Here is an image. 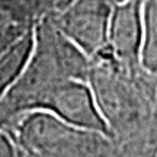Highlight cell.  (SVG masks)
Instances as JSON below:
<instances>
[{
    "instance_id": "cell-1",
    "label": "cell",
    "mask_w": 157,
    "mask_h": 157,
    "mask_svg": "<svg viewBox=\"0 0 157 157\" xmlns=\"http://www.w3.org/2000/svg\"><path fill=\"white\" fill-rule=\"evenodd\" d=\"M90 58L68 41L45 15L34 28V48L16 83L0 101V128L26 112L41 111L58 84L87 80Z\"/></svg>"
},
{
    "instance_id": "cell-2",
    "label": "cell",
    "mask_w": 157,
    "mask_h": 157,
    "mask_svg": "<svg viewBox=\"0 0 157 157\" xmlns=\"http://www.w3.org/2000/svg\"><path fill=\"white\" fill-rule=\"evenodd\" d=\"M87 83L115 143L151 132L157 108V74L125 67L101 51L90 58Z\"/></svg>"
},
{
    "instance_id": "cell-3",
    "label": "cell",
    "mask_w": 157,
    "mask_h": 157,
    "mask_svg": "<svg viewBox=\"0 0 157 157\" xmlns=\"http://www.w3.org/2000/svg\"><path fill=\"white\" fill-rule=\"evenodd\" d=\"M19 157H112L115 141L106 134L77 128L45 111H32L0 128Z\"/></svg>"
},
{
    "instance_id": "cell-4",
    "label": "cell",
    "mask_w": 157,
    "mask_h": 157,
    "mask_svg": "<svg viewBox=\"0 0 157 157\" xmlns=\"http://www.w3.org/2000/svg\"><path fill=\"white\" fill-rule=\"evenodd\" d=\"M113 0H71L50 12L57 29L89 58L98 56L108 42Z\"/></svg>"
},
{
    "instance_id": "cell-5",
    "label": "cell",
    "mask_w": 157,
    "mask_h": 157,
    "mask_svg": "<svg viewBox=\"0 0 157 157\" xmlns=\"http://www.w3.org/2000/svg\"><path fill=\"white\" fill-rule=\"evenodd\" d=\"M144 41V0L113 2L103 52L121 66L138 67Z\"/></svg>"
},
{
    "instance_id": "cell-6",
    "label": "cell",
    "mask_w": 157,
    "mask_h": 157,
    "mask_svg": "<svg viewBox=\"0 0 157 157\" xmlns=\"http://www.w3.org/2000/svg\"><path fill=\"white\" fill-rule=\"evenodd\" d=\"M41 111L52 113L77 128L109 135L87 80H67L58 84L47 96Z\"/></svg>"
},
{
    "instance_id": "cell-7",
    "label": "cell",
    "mask_w": 157,
    "mask_h": 157,
    "mask_svg": "<svg viewBox=\"0 0 157 157\" xmlns=\"http://www.w3.org/2000/svg\"><path fill=\"white\" fill-rule=\"evenodd\" d=\"M61 6V0H0V34L26 32L50 12Z\"/></svg>"
},
{
    "instance_id": "cell-8",
    "label": "cell",
    "mask_w": 157,
    "mask_h": 157,
    "mask_svg": "<svg viewBox=\"0 0 157 157\" xmlns=\"http://www.w3.org/2000/svg\"><path fill=\"white\" fill-rule=\"evenodd\" d=\"M34 48V29L21 35L0 52V101L13 87Z\"/></svg>"
},
{
    "instance_id": "cell-9",
    "label": "cell",
    "mask_w": 157,
    "mask_h": 157,
    "mask_svg": "<svg viewBox=\"0 0 157 157\" xmlns=\"http://www.w3.org/2000/svg\"><path fill=\"white\" fill-rule=\"evenodd\" d=\"M141 64L157 74V0H144V41Z\"/></svg>"
},
{
    "instance_id": "cell-10",
    "label": "cell",
    "mask_w": 157,
    "mask_h": 157,
    "mask_svg": "<svg viewBox=\"0 0 157 157\" xmlns=\"http://www.w3.org/2000/svg\"><path fill=\"white\" fill-rule=\"evenodd\" d=\"M112 157H157V140L150 132L115 143Z\"/></svg>"
},
{
    "instance_id": "cell-11",
    "label": "cell",
    "mask_w": 157,
    "mask_h": 157,
    "mask_svg": "<svg viewBox=\"0 0 157 157\" xmlns=\"http://www.w3.org/2000/svg\"><path fill=\"white\" fill-rule=\"evenodd\" d=\"M0 157H19L16 146L13 144L10 137L0 129Z\"/></svg>"
},
{
    "instance_id": "cell-12",
    "label": "cell",
    "mask_w": 157,
    "mask_h": 157,
    "mask_svg": "<svg viewBox=\"0 0 157 157\" xmlns=\"http://www.w3.org/2000/svg\"><path fill=\"white\" fill-rule=\"evenodd\" d=\"M31 31V29H29ZM28 32V31H26ZM25 32L22 34H19V32H7V34H0V52L5 50L6 47H9V45L15 41L16 38H19L21 35H23Z\"/></svg>"
},
{
    "instance_id": "cell-13",
    "label": "cell",
    "mask_w": 157,
    "mask_h": 157,
    "mask_svg": "<svg viewBox=\"0 0 157 157\" xmlns=\"http://www.w3.org/2000/svg\"><path fill=\"white\" fill-rule=\"evenodd\" d=\"M151 134L154 135V138H157V108H156V113H154V119H153Z\"/></svg>"
},
{
    "instance_id": "cell-14",
    "label": "cell",
    "mask_w": 157,
    "mask_h": 157,
    "mask_svg": "<svg viewBox=\"0 0 157 157\" xmlns=\"http://www.w3.org/2000/svg\"><path fill=\"white\" fill-rule=\"evenodd\" d=\"M68 2H71V0H63V6H64V5H67ZM63 6H61V7H63Z\"/></svg>"
},
{
    "instance_id": "cell-15",
    "label": "cell",
    "mask_w": 157,
    "mask_h": 157,
    "mask_svg": "<svg viewBox=\"0 0 157 157\" xmlns=\"http://www.w3.org/2000/svg\"><path fill=\"white\" fill-rule=\"evenodd\" d=\"M113 2H121V0H113Z\"/></svg>"
}]
</instances>
